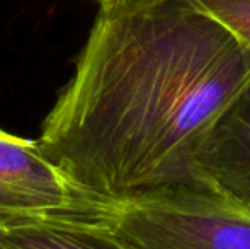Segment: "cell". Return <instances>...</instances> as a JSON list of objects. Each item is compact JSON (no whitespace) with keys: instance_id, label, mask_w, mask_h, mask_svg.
Wrapping results in <instances>:
<instances>
[{"instance_id":"1","label":"cell","mask_w":250,"mask_h":249,"mask_svg":"<svg viewBox=\"0 0 250 249\" xmlns=\"http://www.w3.org/2000/svg\"><path fill=\"white\" fill-rule=\"evenodd\" d=\"M249 84L250 51L192 0H104L36 142L112 200L196 186L199 147Z\"/></svg>"},{"instance_id":"4","label":"cell","mask_w":250,"mask_h":249,"mask_svg":"<svg viewBox=\"0 0 250 249\" xmlns=\"http://www.w3.org/2000/svg\"><path fill=\"white\" fill-rule=\"evenodd\" d=\"M196 186L250 208V84L206 135L196 156Z\"/></svg>"},{"instance_id":"7","label":"cell","mask_w":250,"mask_h":249,"mask_svg":"<svg viewBox=\"0 0 250 249\" xmlns=\"http://www.w3.org/2000/svg\"><path fill=\"white\" fill-rule=\"evenodd\" d=\"M99 2H104V0H99Z\"/></svg>"},{"instance_id":"6","label":"cell","mask_w":250,"mask_h":249,"mask_svg":"<svg viewBox=\"0 0 250 249\" xmlns=\"http://www.w3.org/2000/svg\"><path fill=\"white\" fill-rule=\"evenodd\" d=\"M250 51V0H192Z\"/></svg>"},{"instance_id":"3","label":"cell","mask_w":250,"mask_h":249,"mask_svg":"<svg viewBox=\"0 0 250 249\" xmlns=\"http://www.w3.org/2000/svg\"><path fill=\"white\" fill-rule=\"evenodd\" d=\"M114 200L73 181L36 140L0 128V224H107Z\"/></svg>"},{"instance_id":"2","label":"cell","mask_w":250,"mask_h":249,"mask_svg":"<svg viewBox=\"0 0 250 249\" xmlns=\"http://www.w3.org/2000/svg\"><path fill=\"white\" fill-rule=\"evenodd\" d=\"M107 227L131 249H250V208L203 186L114 200Z\"/></svg>"},{"instance_id":"5","label":"cell","mask_w":250,"mask_h":249,"mask_svg":"<svg viewBox=\"0 0 250 249\" xmlns=\"http://www.w3.org/2000/svg\"><path fill=\"white\" fill-rule=\"evenodd\" d=\"M0 249H131L107 224L22 222L0 224Z\"/></svg>"}]
</instances>
